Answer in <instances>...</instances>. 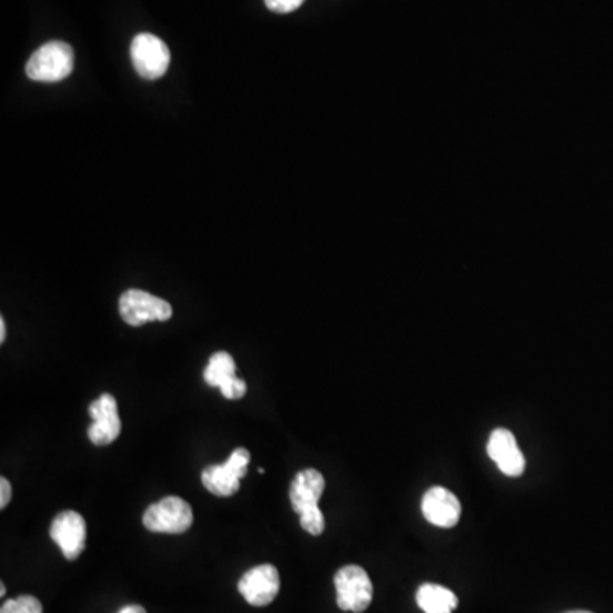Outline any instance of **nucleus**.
<instances>
[{
  "label": "nucleus",
  "mask_w": 613,
  "mask_h": 613,
  "mask_svg": "<svg viewBox=\"0 0 613 613\" xmlns=\"http://www.w3.org/2000/svg\"><path fill=\"white\" fill-rule=\"evenodd\" d=\"M416 602L424 613H452L459 606V599L452 590L431 583L420 586Z\"/></svg>",
  "instance_id": "14"
},
{
  "label": "nucleus",
  "mask_w": 613,
  "mask_h": 613,
  "mask_svg": "<svg viewBox=\"0 0 613 613\" xmlns=\"http://www.w3.org/2000/svg\"><path fill=\"white\" fill-rule=\"evenodd\" d=\"M338 606L344 612L362 613L369 609L373 599V584L369 573L363 567H341L334 576Z\"/></svg>",
  "instance_id": "2"
},
{
  "label": "nucleus",
  "mask_w": 613,
  "mask_h": 613,
  "mask_svg": "<svg viewBox=\"0 0 613 613\" xmlns=\"http://www.w3.org/2000/svg\"><path fill=\"white\" fill-rule=\"evenodd\" d=\"M89 414L94 423L89 428L88 436L94 445H110L120 436L121 421L120 414H118L117 399L113 395L101 394V398L96 399L89 405Z\"/></svg>",
  "instance_id": "10"
},
{
  "label": "nucleus",
  "mask_w": 613,
  "mask_h": 613,
  "mask_svg": "<svg viewBox=\"0 0 613 613\" xmlns=\"http://www.w3.org/2000/svg\"><path fill=\"white\" fill-rule=\"evenodd\" d=\"M6 334H8V325H6L4 318L0 319V343H4Z\"/></svg>",
  "instance_id": "20"
},
{
  "label": "nucleus",
  "mask_w": 613,
  "mask_h": 613,
  "mask_svg": "<svg viewBox=\"0 0 613 613\" xmlns=\"http://www.w3.org/2000/svg\"><path fill=\"white\" fill-rule=\"evenodd\" d=\"M50 536L51 541L59 545L67 561H76L86 549L88 526L84 516L77 511H62L51 523Z\"/></svg>",
  "instance_id": "7"
},
{
  "label": "nucleus",
  "mask_w": 613,
  "mask_h": 613,
  "mask_svg": "<svg viewBox=\"0 0 613 613\" xmlns=\"http://www.w3.org/2000/svg\"><path fill=\"white\" fill-rule=\"evenodd\" d=\"M6 595V586L4 584H0V596H4Z\"/></svg>",
  "instance_id": "21"
},
{
  "label": "nucleus",
  "mask_w": 613,
  "mask_h": 613,
  "mask_svg": "<svg viewBox=\"0 0 613 613\" xmlns=\"http://www.w3.org/2000/svg\"><path fill=\"white\" fill-rule=\"evenodd\" d=\"M203 379L210 388H219L223 398L229 399V401H239L248 392L244 380L238 379V375H235L234 358L230 356L227 351H217L210 356L209 366L203 372Z\"/></svg>",
  "instance_id": "9"
},
{
  "label": "nucleus",
  "mask_w": 613,
  "mask_h": 613,
  "mask_svg": "<svg viewBox=\"0 0 613 613\" xmlns=\"http://www.w3.org/2000/svg\"><path fill=\"white\" fill-rule=\"evenodd\" d=\"M567 613H592V612H584V610H576V612H567Z\"/></svg>",
  "instance_id": "22"
},
{
  "label": "nucleus",
  "mask_w": 613,
  "mask_h": 613,
  "mask_svg": "<svg viewBox=\"0 0 613 613\" xmlns=\"http://www.w3.org/2000/svg\"><path fill=\"white\" fill-rule=\"evenodd\" d=\"M118 613H147V610L142 605H127Z\"/></svg>",
  "instance_id": "19"
},
{
  "label": "nucleus",
  "mask_w": 613,
  "mask_h": 613,
  "mask_svg": "<svg viewBox=\"0 0 613 613\" xmlns=\"http://www.w3.org/2000/svg\"><path fill=\"white\" fill-rule=\"evenodd\" d=\"M300 525H302L305 532L311 533V535H321L325 529L324 515H322L321 508L315 506L303 511L302 515H300Z\"/></svg>",
  "instance_id": "16"
},
{
  "label": "nucleus",
  "mask_w": 613,
  "mask_h": 613,
  "mask_svg": "<svg viewBox=\"0 0 613 613\" xmlns=\"http://www.w3.org/2000/svg\"><path fill=\"white\" fill-rule=\"evenodd\" d=\"M488 453L498 469L508 478H519L525 471V456L520 450L515 434L504 428H498L491 433Z\"/></svg>",
  "instance_id": "11"
},
{
  "label": "nucleus",
  "mask_w": 613,
  "mask_h": 613,
  "mask_svg": "<svg viewBox=\"0 0 613 613\" xmlns=\"http://www.w3.org/2000/svg\"><path fill=\"white\" fill-rule=\"evenodd\" d=\"M130 57L139 76L147 81L161 79L171 63V51L168 44L161 38L150 33H140L133 38Z\"/></svg>",
  "instance_id": "5"
},
{
  "label": "nucleus",
  "mask_w": 613,
  "mask_h": 613,
  "mask_svg": "<svg viewBox=\"0 0 613 613\" xmlns=\"http://www.w3.org/2000/svg\"><path fill=\"white\" fill-rule=\"evenodd\" d=\"M421 510H423L424 519L431 525L440 526V529H452L459 523L460 515H462V504H460L459 498L445 488L428 490L423 496Z\"/></svg>",
  "instance_id": "12"
},
{
  "label": "nucleus",
  "mask_w": 613,
  "mask_h": 613,
  "mask_svg": "<svg viewBox=\"0 0 613 613\" xmlns=\"http://www.w3.org/2000/svg\"><path fill=\"white\" fill-rule=\"evenodd\" d=\"M0 613H43V606L34 596L22 595L8 600L0 609Z\"/></svg>",
  "instance_id": "15"
},
{
  "label": "nucleus",
  "mask_w": 613,
  "mask_h": 613,
  "mask_svg": "<svg viewBox=\"0 0 613 613\" xmlns=\"http://www.w3.org/2000/svg\"><path fill=\"white\" fill-rule=\"evenodd\" d=\"M251 453L245 449H235L225 464L209 465L201 474V482L210 493L220 498L234 496L241 488V479L248 472Z\"/></svg>",
  "instance_id": "4"
},
{
  "label": "nucleus",
  "mask_w": 613,
  "mask_h": 613,
  "mask_svg": "<svg viewBox=\"0 0 613 613\" xmlns=\"http://www.w3.org/2000/svg\"><path fill=\"white\" fill-rule=\"evenodd\" d=\"M239 593L252 606H267L280 593V573L271 564L252 567L238 584Z\"/></svg>",
  "instance_id": "8"
},
{
  "label": "nucleus",
  "mask_w": 613,
  "mask_h": 613,
  "mask_svg": "<svg viewBox=\"0 0 613 613\" xmlns=\"http://www.w3.org/2000/svg\"><path fill=\"white\" fill-rule=\"evenodd\" d=\"M142 522L153 533H184L193 525V510L181 498L168 496L150 504Z\"/></svg>",
  "instance_id": "3"
},
{
  "label": "nucleus",
  "mask_w": 613,
  "mask_h": 613,
  "mask_svg": "<svg viewBox=\"0 0 613 613\" xmlns=\"http://www.w3.org/2000/svg\"><path fill=\"white\" fill-rule=\"evenodd\" d=\"M324 475L315 469H305L299 472L290 485V501L295 513L302 515L303 511L319 506V500L324 493Z\"/></svg>",
  "instance_id": "13"
},
{
  "label": "nucleus",
  "mask_w": 613,
  "mask_h": 613,
  "mask_svg": "<svg viewBox=\"0 0 613 613\" xmlns=\"http://www.w3.org/2000/svg\"><path fill=\"white\" fill-rule=\"evenodd\" d=\"M305 0H264V4L271 12L277 14H289V12L297 11Z\"/></svg>",
  "instance_id": "17"
},
{
  "label": "nucleus",
  "mask_w": 613,
  "mask_h": 613,
  "mask_svg": "<svg viewBox=\"0 0 613 613\" xmlns=\"http://www.w3.org/2000/svg\"><path fill=\"white\" fill-rule=\"evenodd\" d=\"M11 482H9L6 478L0 479V508H2V510L8 506L9 501H11Z\"/></svg>",
  "instance_id": "18"
},
{
  "label": "nucleus",
  "mask_w": 613,
  "mask_h": 613,
  "mask_svg": "<svg viewBox=\"0 0 613 613\" xmlns=\"http://www.w3.org/2000/svg\"><path fill=\"white\" fill-rule=\"evenodd\" d=\"M76 57L66 41H48L34 51L26 63V73L31 81L60 82L72 73Z\"/></svg>",
  "instance_id": "1"
},
{
  "label": "nucleus",
  "mask_w": 613,
  "mask_h": 613,
  "mask_svg": "<svg viewBox=\"0 0 613 613\" xmlns=\"http://www.w3.org/2000/svg\"><path fill=\"white\" fill-rule=\"evenodd\" d=\"M120 314L128 325L139 328L147 322L169 321L172 318V306L164 299L150 295L143 290H128L120 299Z\"/></svg>",
  "instance_id": "6"
}]
</instances>
